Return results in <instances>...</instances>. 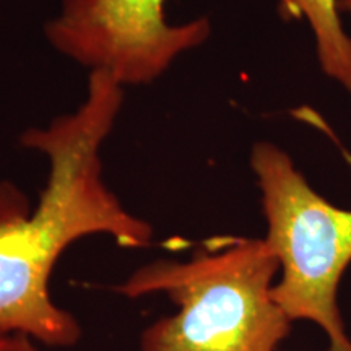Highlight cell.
Returning <instances> with one entry per match:
<instances>
[{
  "label": "cell",
  "mask_w": 351,
  "mask_h": 351,
  "mask_svg": "<svg viewBox=\"0 0 351 351\" xmlns=\"http://www.w3.org/2000/svg\"><path fill=\"white\" fill-rule=\"evenodd\" d=\"M283 13L313 28L324 72L351 91V38L340 20V0H280Z\"/></svg>",
  "instance_id": "cell-5"
},
{
  "label": "cell",
  "mask_w": 351,
  "mask_h": 351,
  "mask_svg": "<svg viewBox=\"0 0 351 351\" xmlns=\"http://www.w3.org/2000/svg\"><path fill=\"white\" fill-rule=\"evenodd\" d=\"M251 165L262 191L263 238L280 265L271 296L291 322L322 328L328 351H351L339 307V287L351 263V210L320 197L287 153L261 142Z\"/></svg>",
  "instance_id": "cell-3"
},
{
  "label": "cell",
  "mask_w": 351,
  "mask_h": 351,
  "mask_svg": "<svg viewBox=\"0 0 351 351\" xmlns=\"http://www.w3.org/2000/svg\"><path fill=\"white\" fill-rule=\"evenodd\" d=\"M340 10L348 12L351 15V0H340Z\"/></svg>",
  "instance_id": "cell-8"
},
{
  "label": "cell",
  "mask_w": 351,
  "mask_h": 351,
  "mask_svg": "<svg viewBox=\"0 0 351 351\" xmlns=\"http://www.w3.org/2000/svg\"><path fill=\"white\" fill-rule=\"evenodd\" d=\"M21 340H23V351H44L41 345H38L36 341L28 339V337L21 335Z\"/></svg>",
  "instance_id": "cell-7"
},
{
  "label": "cell",
  "mask_w": 351,
  "mask_h": 351,
  "mask_svg": "<svg viewBox=\"0 0 351 351\" xmlns=\"http://www.w3.org/2000/svg\"><path fill=\"white\" fill-rule=\"evenodd\" d=\"M122 106V85L91 72L86 98L75 112L44 129H29L21 143L49 160V176L32 212L16 187L0 182V332L23 335L49 348L80 341L78 319L56 304L51 275L78 239L106 234L125 249L152 244L153 228L125 210L103 179L101 147Z\"/></svg>",
  "instance_id": "cell-1"
},
{
  "label": "cell",
  "mask_w": 351,
  "mask_h": 351,
  "mask_svg": "<svg viewBox=\"0 0 351 351\" xmlns=\"http://www.w3.org/2000/svg\"><path fill=\"white\" fill-rule=\"evenodd\" d=\"M0 351H23L21 335L0 332Z\"/></svg>",
  "instance_id": "cell-6"
},
{
  "label": "cell",
  "mask_w": 351,
  "mask_h": 351,
  "mask_svg": "<svg viewBox=\"0 0 351 351\" xmlns=\"http://www.w3.org/2000/svg\"><path fill=\"white\" fill-rule=\"evenodd\" d=\"M278 274L265 241L228 238L189 261L147 263L114 291L163 293L178 307L143 328L137 351H276L293 326L271 296Z\"/></svg>",
  "instance_id": "cell-2"
},
{
  "label": "cell",
  "mask_w": 351,
  "mask_h": 351,
  "mask_svg": "<svg viewBox=\"0 0 351 351\" xmlns=\"http://www.w3.org/2000/svg\"><path fill=\"white\" fill-rule=\"evenodd\" d=\"M210 34L207 19L169 23L166 0H60L46 23L51 46L119 85H147Z\"/></svg>",
  "instance_id": "cell-4"
}]
</instances>
